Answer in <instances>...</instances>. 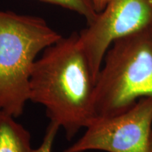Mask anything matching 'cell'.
<instances>
[{
	"label": "cell",
	"mask_w": 152,
	"mask_h": 152,
	"mask_svg": "<svg viewBox=\"0 0 152 152\" xmlns=\"http://www.w3.org/2000/svg\"><path fill=\"white\" fill-rule=\"evenodd\" d=\"M95 10L97 13H100L104 10L109 0H92Z\"/></svg>",
	"instance_id": "obj_9"
},
{
	"label": "cell",
	"mask_w": 152,
	"mask_h": 152,
	"mask_svg": "<svg viewBox=\"0 0 152 152\" xmlns=\"http://www.w3.org/2000/svg\"><path fill=\"white\" fill-rule=\"evenodd\" d=\"M96 80L80 42L79 33L61 37L35 61L29 101L45 108L51 122L71 140L95 118Z\"/></svg>",
	"instance_id": "obj_1"
},
{
	"label": "cell",
	"mask_w": 152,
	"mask_h": 152,
	"mask_svg": "<svg viewBox=\"0 0 152 152\" xmlns=\"http://www.w3.org/2000/svg\"><path fill=\"white\" fill-rule=\"evenodd\" d=\"M144 97L152 98V25L107 50L95 85V118L122 113Z\"/></svg>",
	"instance_id": "obj_2"
},
{
	"label": "cell",
	"mask_w": 152,
	"mask_h": 152,
	"mask_svg": "<svg viewBox=\"0 0 152 152\" xmlns=\"http://www.w3.org/2000/svg\"><path fill=\"white\" fill-rule=\"evenodd\" d=\"M59 128V125L50 121L41 144L37 149H32L31 152H52L55 138Z\"/></svg>",
	"instance_id": "obj_8"
},
{
	"label": "cell",
	"mask_w": 152,
	"mask_h": 152,
	"mask_svg": "<svg viewBox=\"0 0 152 152\" xmlns=\"http://www.w3.org/2000/svg\"><path fill=\"white\" fill-rule=\"evenodd\" d=\"M61 37L43 18L0 11V111L22 115L37 55Z\"/></svg>",
	"instance_id": "obj_3"
},
{
	"label": "cell",
	"mask_w": 152,
	"mask_h": 152,
	"mask_svg": "<svg viewBox=\"0 0 152 152\" xmlns=\"http://www.w3.org/2000/svg\"><path fill=\"white\" fill-rule=\"evenodd\" d=\"M15 118L0 111V152H31V135Z\"/></svg>",
	"instance_id": "obj_6"
},
{
	"label": "cell",
	"mask_w": 152,
	"mask_h": 152,
	"mask_svg": "<svg viewBox=\"0 0 152 152\" xmlns=\"http://www.w3.org/2000/svg\"><path fill=\"white\" fill-rule=\"evenodd\" d=\"M56 4L77 13L86 19L87 25L96 18L99 13L95 10L92 0H39Z\"/></svg>",
	"instance_id": "obj_7"
},
{
	"label": "cell",
	"mask_w": 152,
	"mask_h": 152,
	"mask_svg": "<svg viewBox=\"0 0 152 152\" xmlns=\"http://www.w3.org/2000/svg\"><path fill=\"white\" fill-rule=\"evenodd\" d=\"M150 152H152V132L151 135V139H150Z\"/></svg>",
	"instance_id": "obj_10"
},
{
	"label": "cell",
	"mask_w": 152,
	"mask_h": 152,
	"mask_svg": "<svg viewBox=\"0 0 152 152\" xmlns=\"http://www.w3.org/2000/svg\"><path fill=\"white\" fill-rule=\"evenodd\" d=\"M152 98H142L122 113L95 118L64 152H150Z\"/></svg>",
	"instance_id": "obj_4"
},
{
	"label": "cell",
	"mask_w": 152,
	"mask_h": 152,
	"mask_svg": "<svg viewBox=\"0 0 152 152\" xmlns=\"http://www.w3.org/2000/svg\"><path fill=\"white\" fill-rule=\"evenodd\" d=\"M152 25V0H109L104 10L79 33L95 80L106 52L115 39Z\"/></svg>",
	"instance_id": "obj_5"
}]
</instances>
